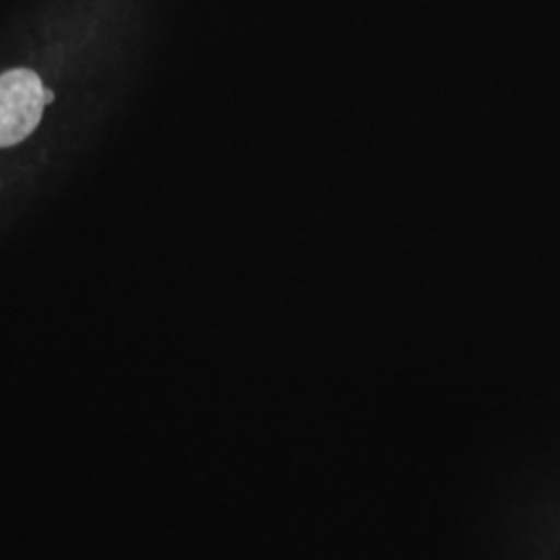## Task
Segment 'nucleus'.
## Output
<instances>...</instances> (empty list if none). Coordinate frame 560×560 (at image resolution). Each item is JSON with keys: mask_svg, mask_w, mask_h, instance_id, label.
I'll use <instances>...</instances> for the list:
<instances>
[{"mask_svg": "<svg viewBox=\"0 0 560 560\" xmlns=\"http://www.w3.org/2000/svg\"><path fill=\"white\" fill-rule=\"evenodd\" d=\"M42 80L30 69L0 75V148L18 145L30 138L46 108Z\"/></svg>", "mask_w": 560, "mask_h": 560, "instance_id": "obj_1", "label": "nucleus"}, {"mask_svg": "<svg viewBox=\"0 0 560 560\" xmlns=\"http://www.w3.org/2000/svg\"><path fill=\"white\" fill-rule=\"evenodd\" d=\"M44 102H46V106H48L50 102H55V94H52L50 90H44Z\"/></svg>", "mask_w": 560, "mask_h": 560, "instance_id": "obj_2", "label": "nucleus"}]
</instances>
